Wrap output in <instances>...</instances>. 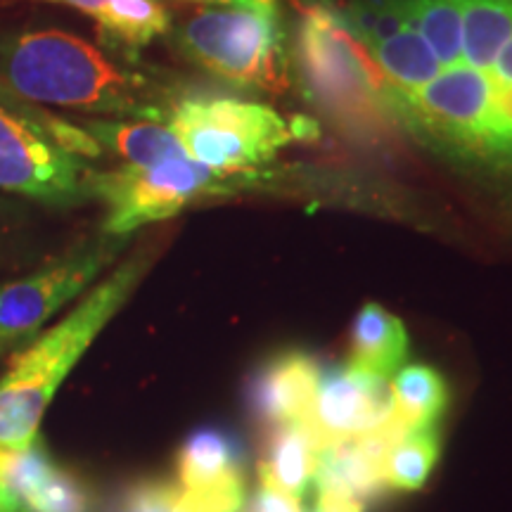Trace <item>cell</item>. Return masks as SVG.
Here are the masks:
<instances>
[{
  "label": "cell",
  "instance_id": "6da1fadb",
  "mask_svg": "<svg viewBox=\"0 0 512 512\" xmlns=\"http://www.w3.org/2000/svg\"><path fill=\"white\" fill-rule=\"evenodd\" d=\"M335 15L337 117L392 121L512 207V0H356Z\"/></svg>",
  "mask_w": 512,
  "mask_h": 512
},
{
  "label": "cell",
  "instance_id": "7a4b0ae2",
  "mask_svg": "<svg viewBox=\"0 0 512 512\" xmlns=\"http://www.w3.org/2000/svg\"><path fill=\"white\" fill-rule=\"evenodd\" d=\"M0 79L41 107L162 124L171 107L152 79L62 29H24L0 36Z\"/></svg>",
  "mask_w": 512,
  "mask_h": 512
},
{
  "label": "cell",
  "instance_id": "3957f363",
  "mask_svg": "<svg viewBox=\"0 0 512 512\" xmlns=\"http://www.w3.org/2000/svg\"><path fill=\"white\" fill-rule=\"evenodd\" d=\"M150 266L152 252L133 254L60 323L10 356L0 375V448L27 446L38 437L43 415L64 377L128 302Z\"/></svg>",
  "mask_w": 512,
  "mask_h": 512
},
{
  "label": "cell",
  "instance_id": "277c9868",
  "mask_svg": "<svg viewBox=\"0 0 512 512\" xmlns=\"http://www.w3.org/2000/svg\"><path fill=\"white\" fill-rule=\"evenodd\" d=\"M178 46L204 72L235 86L285 88V34L275 0H214L178 31Z\"/></svg>",
  "mask_w": 512,
  "mask_h": 512
},
{
  "label": "cell",
  "instance_id": "5b68a950",
  "mask_svg": "<svg viewBox=\"0 0 512 512\" xmlns=\"http://www.w3.org/2000/svg\"><path fill=\"white\" fill-rule=\"evenodd\" d=\"M164 124L192 162L219 174H240L271 162L299 136V128L271 107L235 98H178Z\"/></svg>",
  "mask_w": 512,
  "mask_h": 512
},
{
  "label": "cell",
  "instance_id": "8992f818",
  "mask_svg": "<svg viewBox=\"0 0 512 512\" xmlns=\"http://www.w3.org/2000/svg\"><path fill=\"white\" fill-rule=\"evenodd\" d=\"M230 174H219L190 157L157 166L88 171V195L105 204L102 233L128 238L147 223L171 219L190 204L230 192Z\"/></svg>",
  "mask_w": 512,
  "mask_h": 512
},
{
  "label": "cell",
  "instance_id": "52a82bcc",
  "mask_svg": "<svg viewBox=\"0 0 512 512\" xmlns=\"http://www.w3.org/2000/svg\"><path fill=\"white\" fill-rule=\"evenodd\" d=\"M124 242L126 238L102 233V238L76 245L19 280L0 285V358L34 342L48 320L117 259Z\"/></svg>",
  "mask_w": 512,
  "mask_h": 512
},
{
  "label": "cell",
  "instance_id": "ba28073f",
  "mask_svg": "<svg viewBox=\"0 0 512 512\" xmlns=\"http://www.w3.org/2000/svg\"><path fill=\"white\" fill-rule=\"evenodd\" d=\"M88 166L24 119L0 107V192L48 207L91 200Z\"/></svg>",
  "mask_w": 512,
  "mask_h": 512
},
{
  "label": "cell",
  "instance_id": "9c48e42d",
  "mask_svg": "<svg viewBox=\"0 0 512 512\" xmlns=\"http://www.w3.org/2000/svg\"><path fill=\"white\" fill-rule=\"evenodd\" d=\"M389 415L392 392L387 380L347 366L320 375L318 394L306 425L316 432L323 448H328L377 430Z\"/></svg>",
  "mask_w": 512,
  "mask_h": 512
},
{
  "label": "cell",
  "instance_id": "30bf717a",
  "mask_svg": "<svg viewBox=\"0 0 512 512\" xmlns=\"http://www.w3.org/2000/svg\"><path fill=\"white\" fill-rule=\"evenodd\" d=\"M178 489L188 512H240L245 477L233 441L219 430H200L185 441L176 460Z\"/></svg>",
  "mask_w": 512,
  "mask_h": 512
},
{
  "label": "cell",
  "instance_id": "8fae6325",
  "mask_svg": "<svg viewBox=\"0 0 512 512\" xmlns=\"http://www.w3.org/2000/svg\"><path fill=\"white\" fill-rule=\"evenodd\" d=\"M0 486L24 512H93V496L74 472L50 456L46 444L0 448Z\"/></svg>",
  "mask_w": 512,
  "mask_h": 512
},
{
  "label": "cell",
  "instance_id": "7c38bea8",
  "mask_svg": "<svg viewBox=\"0 0 512 512\" xmlns=\"http://www.w3.org/2000/svg\"><path fill=\"white\" fill-rule=\"evenodd\" d=\"M320 368L309 354L287 351L261 370L254 384V408L271 425L306 422L313 411Z\"/></svg>",
  "mask_w": 512,
  "mask_h": 512
},
{
  "label": "cell",
  "instance_id": "4fadbf2b",
  "mask_svg": "<svg viewBox=\"0 0 512 512\" xmlns=\"http://www.w3.org/2000/svg\"><path fill=\"white\" fill-rule=\"evenodd\" d=\"M79 126L102 150L124 159V166H157L188 157L176 133L162 121L86 119Z\"/></svg>",
  "mask_w": 512,
  "mask_h": 512
},
{
  "label": "cell",
  "instance_id": "5bb4252c",
  "mask_svg": "<svg viewBox=\"0 0 512 512\" xmlns=\"http://www.w3.org/2000/svg\"><path fill=\"white\" fill-rule=\"evenodd\" d=\"M320 451L323 444L306 422L280 425L261 460V486L299 501L316 477Z\"/></svg>",
  "mask_w": 512,
  "mask_h": 512
},
{
  "label": "cell",
  "instance_id": "9a60e30c",
  "mask_svg": "<svg viewBox=\"0 0 512 512\" xmlns=\"http://www.w3.org/2000/svg\"><path fill=\"white\" fill-rule=\"evenodd\" d=\"M408 349L406 328L394 313L380 304H366L351 328L349 366L363 373L382 377L399 373Z\"/></svg>",
  "mask_w": 512,
  "mask_h": 512
},
{
  "label": "cell",
  "instance_id": "2e32d148",
  "mask_svg": "<svg viewBox=\"0 0 512 512\" xmlns=\"http://www.w3.org/2000/svg\"><path fill=\"white\" fill-rule=\"evenodd\" d=\"M389 392H392V418L406 432L434 427L448 401L444 377L420 363L399 368Z\"/></svg>",
  "mask_w": 512,
  "mask_h": 512
},
{
  "label": "cell",
  "instance_id": "e0dca14e",
  "mask_svg": "<svg viewBox=\"0 0 512 512\" xmlns=\"http://www.w3.org/2000/svg\"><path fill=\"white\" fill-rule=\"evenodd\" d=\"M105 38L140 48L171 29V15L159 0H107L95 17Z\"/></svg>",
  "mask_w": 512,
  "mask_h": 512
},
{
  "label": "cell",
  "instance_id": "ac0fdd59",
  "mask_svg": "<svg viewBox=\"0 0 512 512\" xmlns=\"http://www.w3.org/2000/svg\"><path fill=\"white\" fill-rule=\"evenodd\" d=\"M439 460V437L434 427L406 432L382 460V484L394 491H415L427 482Z\"/></svg>",
  "mask_w": 512,
  "mask_h": 512
},
{
  "label": "cell",
  "instance_id": "d6986e66",
  "mask_svg": "<svg viewBox=\"0 0 512 512\" xmlns=\"http://www.w3.org/2000/svg\"><path fill=\"white\" fill-rule=\"evenodd\" d=\"M0 107L15 114V117L24 119L27 124L34 126L36 131L46 133V136L53 138L57 145L74 152V155H79L81 159H95L102 155V147L95 143L79 124H72V121L48 112L46 107L34 105V102L22 98V95H19L5 79H0Z\"/></svg>",
  "mask_w": 512,
  "mask_h": 512
},
{
  "label": "cell",
  "instance_id": "ffe728a7",
  "mask_svg": "<svg viewBox=\"0 0 512 512\" xmlns=\"http://www.w3.org/2000/svg\"><path fill=\"white\" fill-rule=\"evenodd\" d=\"M119 512H188L178 484L138 482L126 491Z\"/></svg>",
  "mask_w": 512,
  "mask_h": 512
},
{
  "label": "cell",
  "instance_id": "44dd1931",
  "mask_svg": "<svg viewBox=\"0 0 512 512\" xmlns=\"http://www.w3.org/2000/svg\"><path fill=\"white\" fill-rule=\"evenodd\" d=\"M316 512H363V498L337 482H320Z\"/></svg>",
  "mask_w": 512,
  "mask_h": 512
},
{
  "label": "cell",
  "instance_id": "7402d4cb",
  "mask_svg": "<svg viewBox=\"0 0 512 512\" xmlns=\"http://www.w3.org/2000/svg\"><path fill=\"white\" fill-rule=\"evenodd\" d=\"M19 233V211L12 202L0 197V247L8 245V242Z\"/></svg>",
  "mask_w": 512,
  "mask_h": 512
},
{
  "label": "cell",
  "instance_id": "603a6c76",
  "mask_svg": "<svg viewBox=\"0 0 512 512\" xmlns=\"http://www.w3.org/2000/svg\"><path fill=\"white\" fill-rule=\"evenodd\" d=\"M48 3H57V5H67V8H76L86 15H91L93 19L100 15V10L105 8L107 0H48Z\"/></svg>",
  "mask_w": 512,
  "mask_h": 512
},
{
  "label": "cell",
  "instance_id": "cb8c5ba5",
  "mask_svg": "<svg viewBox=\"0 0 512 512\" xmlns=\"http://www.w3.org/2000/svg\"><path fill=\"white\" fill-rule=\"evenodd\" d=\"M0 512H24L5 486H0Z\"/></svg>",
  "mask_w": 512,
  "mask_h": 512
},
{
  "label": "cell",
  "instance_id": "d4e9b609",
  "mask_svg": "<svg viewBox=\"0 0 512 512\" xmlns=\"http://www.w3.org/2000/svg\"><path fill=\"white\" fill-rule=\"evenodd\" d=\"M209 3H214V0H209Z\"/></svg>",
  "mask_w": 512,
  "mask_h": 512
}]
</instances>
